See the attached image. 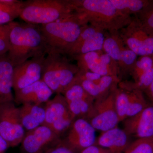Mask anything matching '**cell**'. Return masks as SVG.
Returning <instances> with one entry per match:
<instances>
[{
    "label": "cell",
    "instance_id": "obj_1",
    "mask_svg": "<svg viewBox=\"0 0 153 153\" xmlns=\"http://www.w3.org/2000/svg\"><path fill=\"white\" fill-rule=\"evenodd\" d=\"M74 13L84 25L105 32L119 31L131 22V16L118 10L111 0H71Z\"/></svg>",
    "mask_w": 153,
    "mask_h": 153
},
{
    "label": "cell",
    "instance_id": "obj_2",
    "mask_svg": "<svg viewBox=\"0 0 153 153\" xmlns=\"http://www.w3.org/2000/svg\"><path fill=\"white\" fill-rule=\"evenodd\" d=\"M9 25L10 47L7 55L14 67L47 54V46L39 25L15 22Z\"/></svg>",
    "mask_w": 153,
    "mask_h": 153
},
{
    "label": "cell",
    "instance_id": "obj_3",
    "mask_svg": "<svg viewBox=\"0 0 153 153\" xmlns=\"http://www.w3.org/2000/svg\"><path fill=\"white\" fill-rule=\"evenodd\" d=\"M39 26L46 43L47 52L53 51L65 55L79 38L85 25H82L74 12L56 22Z\"/></svg>",
    "mask_w": 153,
    "mask_h": 153
},
{
    "label": "cell",
    "instance_id": "obj_4",
    "mask_svg": "<svg viewBox=\"0 0 153 153\" xmlns=\"http://www.w3.org/2000/svg\"><path fill=\"white\" fill-rule=\"evenodd\" d=\"M68 57L55 51L47 52L43 62L41 79L53 93L63 95L74 83L79 71L77 65L71 63Z\"/></svg>",
    "mask_w": 153,
    "mask_h": 153
},
{
    "label": "cell",
    "instance_id": "obj_5",
    "mask_svg": "<svg viewBox=\"0 0 153 153\" xmlns=\"http://www.w3.org/2000/svg\"><path fill=\"white\" fill-rule=\"evenodd\" d=\"M71 0H29L24 1L19 17L25 23L47 25L70 16Z\"/></svg>",
    "mask_w": 153,
    "mask_h": 153
},
{
    "label": "cell",
    "instance_id": "obj_6",
    "mask_svg": "<svg viewBox=\"0 0 153 153\" xmlns=\"http://www.w3.org/2000/svg\"><path fill=\"white\" fill-rule=\"evenodd\" d=\"M123 43L138 56L153 54V30L146 26L137 17L119 31Z\"/></svg>",
    "mask_w": 153,
    "mask_h": 153
},
{
    "label": "cell",
    "instance_id": "obj_7",
    "mask_svg": "<svg viewBox=\"0 0 153 153\" xmlns=\"http://www.w3.org/2000/svg\"><path fill=\"white\" fill-rule=\"evenodd\" d=\"M25 130L22 126L19 107L14 101L0 104V136L9 148L21 144Z\"/></svg>",
    "mask_w": 153,
    "mask_h": 153
},
{
    "label": "cell",
    "instance_id": "obj_8",
    "mask_svg": "<svg viewBox=\"0 0 153 153\" xmlns=\"http://www.w3.org/2000/svg\"><path fill=\"white\" fill-rule=\"evenodd\" d=\"M44 124L61 137L68 131L75 120L63 94H56L55 97L45 103Z\"/></svg>",
    "mask_w": 153,
    "mask_h": 153
},
{
    "label": "cell",
    "instance_id": "obj_9",
    "mask_svg": "<svg viewBox=\"0 0 153 153\" xmlns=\"http://www.w3.org/2000/svg\"><path fill=\"white\" fill-rule=\"evenodd\" d=\"M103 50L115 62L120 71V78L130 74L138 56L126 46L119 31L106 32Z\"/></svg>",
    "mask_w": 153,
    "mask_h": 153
},
{
    "label": "cell",
    "instance_id": "obj_10",
    "mask_svg": "<svg viewBox=\"0 0 153 153\" xmlns=\"http://www.w3.org/2000/svg\"><path fill=\"white\" fill-rule=\"evenodd\" d=\"M61 137L45 125L25 133L21 153H49L62 142Z\"/></svg>",
    "mask_w": 153,
    "mask_h": 153
},
{
    "label": "cell",
    "instance_id": "obj_11",
    "mask_svg": "<svg viewBox=\"0 0 153 153\" xmlns=\"http://www.w3.org/2000/svg\"><path fill=\"white\" fill-rule=\"evenodd\" d=\"M116 89L105 98L94 101L93 111L86 120L96 130L103 132L117 127L120 123L115 106Z\"/></svg>",
    "mask_w": 153,
    "mask_h": 153
},
{
    "label": "cell",
    "instance_id": "obj_12",
    "mask_svg": "<svg viewBox=\"0 0 153 153\" xmlns=\"http://www.w3.org/2000/svg\"><path fill=\"white\" fill-rule=\"evenodd\" d=\"M72 59L76 60V65L80 71H89L102 76H111L120 78L117 65L103 49L77 55Z\"/></svg>",
    "mask_w": 153,
    "mask_h": 153
},
{
    "label": "cell",
    "instance_id": "obj_13",
    "mask_svg": "<svg viewBox=\"0 0 153 153\" xmlns=\"http://www.w3.org/2000/svg\"><path fill=\"white\" fill-rule=\"evenodd\" d=\"M106 33L91 25H85L79 38L65 55L73 58L77 55L102 50Z\"/></svg>",
    "mask_w": 153,
    "mask_h": 153
},
{
    "label": "cell",
    "instance_id": "obj_14",
    "mask_svg": "<svg viewBox=\"0 0 153 153\" xmlns=\"http://www.w3.org/2000/svg\"><path fill=\"white\" fill-rule=\"evenodd\" d=\"M96 130L84 118L75 119L68 130L63 142L76 153L95 145Z\"/></svg>",
    "mask_w": 153,
    "mask_h": 153
},
{
    "label": "cell",
    "instance_id": "obj_15",
    "mask_svg": "<svg viewBox=\"0 0 153 153\" xmlns=\"http://www.w3.org/2000/svg\"><path fill=\"white\" fill-rule=\"evenodd\" d=\"M46 55L33 57L14 67L13 74L14 91L41 79L43 62Z\"/></svg>",
    "mask_w": 153,
    "mask_h": 153
},
{
    "label": "cell",
    "instance_id": "obj_16",
    "mask_svg": "<svg viewBox=\"0 0 153 153\" xmlns=\"http://www.w3.org/2000/svg\"><path fill=\"white\" fill-rule=\"evenodd\" d=\"M63 95L71 113L75 118L87 119L93 111L95 100L79 84L74 82Z\"/></svg>",
    "mask_w": 153,
    "mask_h": 153
},
{
    "label": "cell",
    "instance_id": "obj_17",
    "mask_svg": "<svg viewBox=\"0 0 153 153\" xmlns=\"http://www.w3.org/2000/svg\"><path fill=\"white\" fill-rule=\"evenodd\" d=\"M123 129L136 139L153 140V105L150 104L139 113L123 121Z\"/></svg>",
    "mask_w": 153,
    "mask_h": 153
},
{
    "label": "cell",
    "instance_id": "obj_18",
    "mask_svg": "<svg viewBox=\"0 0 153 153\" xmlns=\"http://www.w3.org/2000/svg\"><path fill=\"white\" fill-rule=\"evenodd\" d=\"M53 92L42 80L15 91L14 102L18 105H42L49 101Z\"/></svg>",
    "mask_w": 153,
    "mask_h": 153
},
{
    "label": "cell",
    "instance_id": "obj_19",
    "mask_svg": "<svg viewBox=\"0 0 153 153\" xmlns=\"http://www.w3.org/2000/svg\"><path fill=\"white\" fill-rule=\"evenodd\" d=\"M130 136L118 127L101 132L97 137L95 145L109 151L110 153H123L131 143Z\"/></svg>",
    "mask_w": 153,
    "mask_h": 153
},
{
    "label": "cell",
    "instance_id": "obj_20",
    "mask_svg": "<svg viewBox=\"0 0 153 153\" xmlns=\"http://www.w3.org/2000/svg\"><path fill=\"white\" fill-rule=\"evenodd\" d=\"M120 80L116 76H104L94 81L74 79V82L81 85L96 101L107 96L117 87Z\"/></svg>",
    "mask_w": 153,
    "mask_h": 153
},
{
    "label": "cell",
    "instance_id": "obj_21",
    "mask_svg": "<svg viewBox=\"0 0 153 153\" xmlns=\"http://www.w3.org/2000/svg\"><path fill=\"white\" fill-rule=\"evenodd\" d=\"M14 68L7 54L0 56V104L14 101L12 92Z\"/></svg>",
    "mask_w": 153,
    "mask_h": 153
},
{
    "label": "cell",
    "instance_id": "obj_22",
    "mask_svg": "<svg viewBox=\"0 0 153 153\" xmlns=\"http://www.w3.org/2000/svg\"><path fill=\"white\" fill-rule=\"evenodd\" d=\"M20 118L27 131L43 125L45 119V105L24 104L19 107Z\"/></svg>",
    "mask_w": 153,
    "mask_h": 153
},
{
    "label": "cell",
    "instance_id": "obj_23",
    "mask_svg": "<svg viewBox=\"0 0 153 153\" xmlns=\"http://www.w3.org/2000/svg\"><path fill=\"white\" fill-rule=\"evenodd\" d=\"M119 10L129 16H138L153 6V0H111Z\"/></svg>",
    "mask_w": 153,
    "mask_h": 153
},
{
    "label": "cell",
    "instance_id": "obj_24",
    "mask_svg": "<svg viewBox=\"0 0 153 153\" xmlns=\"http://www.w3.org/2000/svg\"><path fill=\"white\" fill-rule=\"evenodd\" d=\"M125 88L127 89L128 91V107L127 115V119L139 113L150 103L148 102L143 92L137 89Z\"/></svg>",
    "mask_w": 153,
    "mask_h": 153
},
{
    "label": "cell",
    "instance_id": "obj_25",
    "mask_svg": "<svg viewBox=\"0 0 153 153\" xmlns=\"http://www.w3.org/2000/svg\"><path fill=\"white\" fill-rule=\"evenodd\" d=\"M128 100V90L123 88H117L115 91V106L120 122L127 119Z\"/></svg>",
    "mask_w": 153,
    "mask_h": 153
},
{
    "label": "cell",
    "instance_id": "obj_26",
    "mask_svg": "<svg viewBox=\"0 0 153 153\" xmlns=\"http://www.w3.org/2000/svg\"><path fill=\"white\" fill-rule=\"evenodd\" d=\"M153 67V57L151 56H140L137 58L130 74L134 80L143 73Z\"/></svg>",
    "mask_w": 153,
    "mask_h": 153
},
{
    "label": "cell",
    "instance_id": "obj_27",
    "mask_svg": "<svg viewBox=\"0 0 153 153\" xmlns=\"http://www.w3.org/2000/svg\"><path fill=\"white\" fill-rule=\"evenodd\" d=\"M123 153H153V140L136 139Z\"/></svg>",
    "mask_w": 153,
    "mask_h": 153
},
{
    "label": "cell",
    "instance_id": "obj_28",
    "mask_svg": "<svg viewBox=\"0 0 153 153\" xmlns=\"http://www.w3.org/2000/svg\"><path fill=\"white\" fill-rule=\"evenodd\" d=\"M23 3L20 5L9 10L0 11V25H7L19 17Z\"/></svg>",
    "mask_w": 153,
    "mask_h": 153
},
{
    "label": "cell",
    "instance_id": "obj_29",
    "mask_svg": "<svg viewBox=\"0 0 153 153\" xmlns=\"http://www.w3.org/2000/svg\"><path fill=\"white\" fill-rule=\"evenodd\" d=\"M10 30L9 24L8 27L0 33V56L5 55L8 52L10 47Z\"/></svg>",
    "mask_w": 153,
    "mask_h": 153
},
{
    "label": "cell",
    "instance_id": "obj_30",
    "mask_svg": "<svg viewBox=\"0 0 153 153\" xmlns=\"http://www.w3.org/2000/svg\"><path fill=\"white\" fill-rule=\"evenodd\" d=\"M136 17L146 27L153 30V6Z\"/></svg>",
    "mask_w": 153,
    "mask_h": 153
},
{
    "label": "cell",
    "instance_id": "obj_31",
    "mask_svg": "<svg viewBox=\"0 0 153 153\" xmlns=\"http://www.w3.org/2000/svg\"><path fill=\"white\" fill-rule=\"evenodd\" d=\"M49 153H77L69 147L62 140L60 144L58 145Z\"/></svg>",
    "mask_w": 153,
    "mask_h": 153
},
{
    "label": "cell",
    "instance_id": "obj_32",
    "mask_svg": "<svg viewBox=\"0 0 153 153\" xmlns=\"http://www.w3.org/2000/svg\"><path fill=\"white\" fill-rule=\"evenodd\" d=\"M143 93L147 97L148 99L150 102V104L153 105V82Z\"/></svg>",
    "mask_w": 153,
    "mask_h": 153
},
{
    "label": "cell",
    "instance_id": "obj_33",
    "mask_svg": "<svg viewBox=\"0 0 153 153\" xmlns=\"http://www.w3.org/2000/svg\"><path fill=\"white\" fill-rule=\"evenodd\" d=\"M23 1H21L20 2L18 3V4H16L15 5H13L5 4H3V3L0 2V11L14 8L20 5L23 2Z\"/></svg>",
    "mask_w": 153,
    "mask_h": 153
},
{
    "label": "cell",
    "instance_id": "obj_34",
    "mask_svg": "<svg viewBox=\"0 0 153 153\" xmlns=\"http://www.w3.org/2000/svg\"><path fill=\"white\" fill-rule=\"evenodd\" d=\"M9 148L7 143L0 136V153H4L6 150Z\"/></svg>",
    "mask_w": 153,
    "mask_h": 153
},
{
    "label": "cell",
    "instance_id": "obj_35",
    "mask_svg": "<svg viewBox=\"0 0 153 153\" xmlns=\"http://www.w3.org/2000/svg\"><path fill=\"white\" fill-rule=\"evenodd\" d=\"M9 24L6 25H0V33L3 32L6 28L8 27Z\"/></svg>",
    "mask_w": 153,
    "mask_h": 153
},
{
    "label": "cell",
    "instance_id": "obj_36",
    "mask_svg": "<svg viewBox=\"0 0 153 153\" xmlns=\"http://www.w3.org/2000/svg\"><path fill=\"white\" fill-rule=\"evenodd\" d=\"M101 153H110L109 151L108 150L106 149H103V151Z\"/></svg>",
    "mask_w": 153,
    "mask_h": 153
},
{
    "label": "cell",
    "instance_id": "obj_37",
    "mask_svg": "<svg viewBox=\"0 0 153 153\" xmlns=\"http://www.w3.org/2000/svg\"><path fill=\"white\" fill-rule=\"evenodd\" d=\"M152 56H153V55H152Z\"/></svg>",
    "mask_w": 153,
    "mask_h": 153
}]
</instances>
